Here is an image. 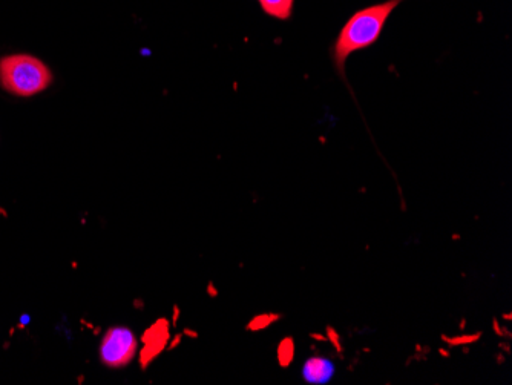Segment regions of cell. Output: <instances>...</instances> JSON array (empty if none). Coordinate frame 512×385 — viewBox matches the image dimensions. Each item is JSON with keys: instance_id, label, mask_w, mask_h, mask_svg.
<instances>
[{"instance_id": "obj_1", "label": "cell", "mask_w": 512, "mask_h": 385, "mask_svg": "<svg viewBox=\"0 0 512 385\" xmlns=\"http://www.w3.org/2000/svg\"><path fill=\"white\" fill-rule=\"evenodd\" d=\"M401 2L402 0H387L382 4L371 5L350 17L333 45V62L339 73H345V62L350 54L371 47L381 37L388 17Z\"/></svg>"}, {"instance_id": "obj_2", "label": "cell", "mask_w": 512, "mask_h": 385, "mask_svg": "<svg viewBox=\"0 0 512 385\" xmlns=\"http://www.w3.org/2000/svg\"><path fill=\"white\" fill-rule=\"evenodd\" d=\"M53 83L50 68L28 54H11L0 59V85L17 97H33Z\"/></svg>"}, {"instance_id": "obj_3", "label": "cell", "mask_w": 512, "mask_h": 385, "mask_svg": "<svg viewBox=\"0 0 512 385\" xmlns=\"http://www.w3.org/2000/svg\"><path fill=\"white\" fill-rule=\"evenodd\" d=\"M137 352V339L126 327H114L103 336L100 344V359L111 369L128 366Z\"/></svg>"}, {"instance_id": "obj_4", "label": "cell", "mask_w": 512, "mask_h": 385, "mask_svg": "<svg viewBox=\"0 0 512 385\" xmlns=\"http://www.w3.org/2000/svg\"><path fill=\"white\" fill-rule=\"evenodd\" d=\"M333 376V364L327 359L313 358L304 367V378L312 384H324Z\"/></svg>"}, {"instance_id": "obj_5", "label": "cell", "mask_w": 512, "mask_h": 385, "mask_svg": "<svg viewBox=\"0 0 512 385\" xmlns=\"http://www.w3.org/2000/svg\"><path fill=\"white\" fill-rule=\"evenodd\" d=\"M264 13L279 20H287L293 13L295 0H258Z\"/></svg>"}]
</instances>
